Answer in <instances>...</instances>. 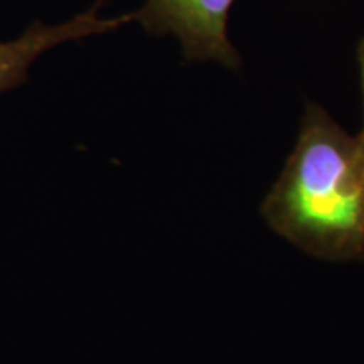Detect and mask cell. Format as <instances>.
Returning <instances> with one entry per match:
<instances>
[{"label":"cell","mask_w":364,"mask_h":364,"mask_svg":"<svg viewBox=\"0 0 364 364\" xmlns=\"http://www.w3.org/2000/svg\"><path fill=\"white\" fill-rule=\"evenodd\" d=\"M275 233L332 262L364 260V140L321 105L304 110L297 140L262 203Z\"/></svg>","instance_id":"6da1fadb"},{"label":"cell","mask_w":364,"mask_h":364,"mask_svg":"<svg viewBox=\"0 0 364 364\" xmlns=\"http://www.w3.org/2000/svg\"><path fill=\"white\" fill-rule=\"evenodd\" d=\"M235 0H145L134 22L152 36H174L189 61H215L240 70V53L228 36Z\"/></svg>","instance_id":"7a4b0ae2"},{"label":"cell","mask_w":364,"mask_h":364,"mask_svg":"<svg viewBox=\"0 0 364 364\" xmlns=\"http://www.w3.org/2000/svg\"><path fill=\"white\" fill-rule=\"evenodd\" d=\"M356 59H358V66H359V78H361V90H363V103H364V38L359 41L358 49H356ZM361 139L364 140V127L363 130L359 132Z\"/></svg>","instance_id":"277c9868"},{"label":"cell","mask_w":364,"mask_h":364,"mask_svg":"<svg viewBox=\"0 0 364 364\" xmlns=\"http://www.w3.org/2000/svg\"><path fill=\"white\" fill-rule=\"evenodd\" d=\"M103 4L105 0H97L88 11L56 26L34 22L19 38L0 41V95L24 85L31 66L49 49L71 41L112 33L118 27L134 22V12L117 17H102L100 9Z\"/></svg>","instance_id":"3957f363"}]
</instances>
